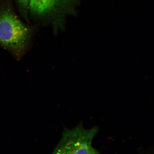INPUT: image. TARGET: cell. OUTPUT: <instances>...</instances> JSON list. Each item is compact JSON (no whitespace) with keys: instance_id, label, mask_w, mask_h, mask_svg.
Returning <instances> with one entry per match:
<instances>
[{"instance_id":"cell-1","label":"cell","mask_w":154,"mask_h":154,"mask_svg":"<svg viewBox=\"0 0 154 154\" xmlns=\"http://www.w3.org/2000/svg\"><path fill=\"white\" fill-rule=\"evenodd\" d=\"M30 29L19 18L11 0H0V45L17 59L28 49Z\"/></svg>"},{"instance_id":"cell-2","label":"cell","mask_w":154,"mask_h":154,"mask_svg":"<svg viewBox=\"0 0 154 154\" xmlns=\"http://www.w3.org/2000/svg\"><path fill=\"white\" fill-rule=\"evenodd\" d=\"M98 131L96 126L85 128L82 123L72 128H65L51 154H90L94 148L92 140Z\"/></svg>"},{"instance_id":"cell-3","label":"cell","mask_w":154,"mask_h":154,"mask_svg":"<svg viewBox=\"0 0 154 154\" xmlns=\"http://www.w3.org/2000/svg\"><path fill=\"white\" fill-rule=\"evenodd\" d=\"M71 0H29V11L30 14L44 17L57 12Z\"/></svg>"},{"instance_id":"cell-4","label":"cell","mask_w":154,"mask_h":154,"mask_svg":"<svg viewBox=\"0 0 154 154\" xmlns=\"http://www.w3.org/2000/svg\"><path fill=\"white\" fill-rule=\"evenodd\" d=\"M17 8L21 16L28 22L29 0H16Z\"/></svg>"},{"instance_id":"cell-5","label":"cell","mask_w":154,"mask_h":154,"mask_svg":"<svg viewBox=\"0 0 154 154\" xmlns=\"http://www.w3.org/2000/svg\"><path fill=\"white\" fill-rule=\"evenodd\" d=\"M90 154H100L99 153V152L97 151V150H96L94 148H93L91 152V153Z\"/></svg>"}]
</instances>
